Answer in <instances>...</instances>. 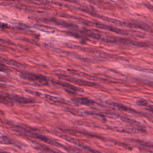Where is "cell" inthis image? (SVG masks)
<instances>
[{"mask_svg":"<svg viewBox=\"0 0 153 153\" xmlns=\"http://www.w3.org/2000/svg\"><path fill=\"white\" fill-rule=\"evenodd\" d=\"M23 76L25 78H27L30 80L32 81H37L39 82H41L42 84H44L45 82H47L46 78L42 75H38L36 74H30V73H26L24 74Z\"/></svg>","mask_w":153,"mask_h":153,"instance_id":"cell-1","label":"cell"},{"mask_svg":"<svg viewBox=\"0 0 153 153\" xmlns=\"http://www.w3.org/2000/svg\"><path fill=\"white\" fill-rule=\"evenodd\" d=\"M13 99L14 100H15L16 101L20 102V103H29L30 102V101H29V99H27L26 98L22 97H20V96H13Z\"/></svg>","mask_w":153,"mask_h":153,"instance_id":"cell-2","label":"cell"},{"mask_svg":"<svg viewBox=\"0 0 153 153\" xmlns=\"http://www.w3.org/2000/svg\"><path fill=\"white\" fill-rule=\"evenodd\" d=\"M1 153H8V152H1Z\"/></svg>","mask_w":153,"mask_h":153,"instance_id":"cell-3","label":"cell"}]
</instances>
